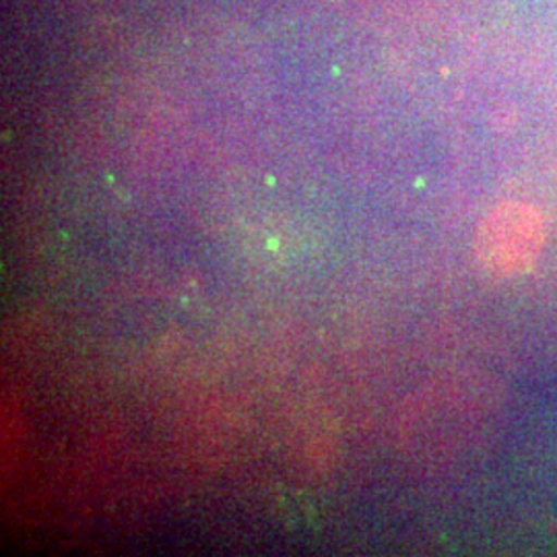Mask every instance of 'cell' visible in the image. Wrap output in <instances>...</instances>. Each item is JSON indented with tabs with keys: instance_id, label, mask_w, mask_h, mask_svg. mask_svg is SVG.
Here are the masks:
<instances>
[{
	"instance_id": "obj_1",
	"label": "cell",
	"mask_w": 557,
	"mask_h": 557,
	"mask_svg": "<svg viewBox=\"0 0 557 557\" xmlns=\"http://www.w3.org/2000/svg\"><path fill=\"white\" fill-rule=\"evenodd\" d=\"M547 242V220L529 202L508 200L479 223L475 257L485 273L512 278L535 267Z\"/></svg>"
}]
</instances>
